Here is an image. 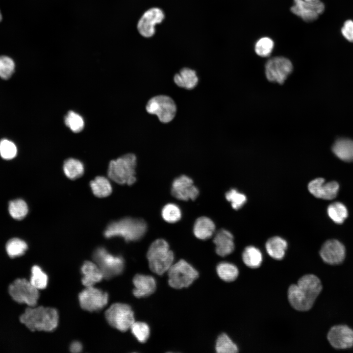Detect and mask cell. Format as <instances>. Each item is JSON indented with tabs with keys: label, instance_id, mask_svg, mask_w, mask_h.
Returning a JSON list of instances; mask_svg holds the SVG:
<instances>
[{
	"label": "cell",
	"instance_id": "obj_1",
	"mask_svg": "<svg viewBox=\"0 0 353 353\" xmlns=\"http://www.w3.org/2000/svg\"><path fill=\"white\" fill-rule=\"evenodd\" d=\"M322 290L320 279L313 274L303 276L297 284L291 285L287 292L288 301L297 310H310Z\"/></svg>",
	"mask_w": 353,
	"mask_h": 353
},
{
	"label": "cell",
	"instance_id": "obj_2",
	"mask_svg": "<svg viewBox=\"0 0 353 353\" xmlns=\"http://www.w3.org/2000/svg\"><path fill=\"white\" fill-rule=\"evenodd\" d=\"M58 318V312L54 308L33 306L25 310L20 321L31 331H51L57 327Z\"/></svg>",
	"mask_w": 353,
	"mask_h": 353
},
{
	"label": "cell",
	"instance_id": "obj_3",
	"mask_svg": "<svg viewBox=\"0 0 353 353\" xmlns=\"http://www.w3.org/2000/svg\"><path fill=\"white\" fill-rule=\"evenodd\" d=\"M147 224L142 219L125 218L109 224L104 231L106 238L123 237L126 241L140 239L147 230Z\"/></svg>",
	"mask_w": 353,
	"mask_h": 353
},
{
	"label": "cell",
	"instance_id": "obj_4",
	"mask_svg": "<svg viewBox=\"0 0 353 353\" xmlns=\"http://www.w3.org/2000/svg\"><path fill=\"white\" fill-rule=\"evenodd\" d=\"M147 257L150 269L158 275L167 272L174 260L173 252L170 249L168 243L162 239H157L151 243Z\"/></svg>",
	"mask_w": 353,
	"mask_h": 353
},
{
	"label": "cell",
	"instance_id": "obj_5",
	"mask_svg": "<svg viewBox=\"0 0 353 353\" xmlns=\"http://www.w3.org/2000/svg\"><path fill=\"white\" fill-rule=\"evenodd\" d=\"M136 156L132 153L125 154L110 162L107 172L108 177L117 183L132 185L136 180Z\"/></svg>",
	"mask_w": 353,
	"mask_h": 353
},
{
	"label": "cell",
	"instance_id": "obj_6",
	"mask_svg": "<svg viewBox=\"0 0 353 353\" xmlns=\"http://www.w3.org/2000/svg\"><path fill=\"white\" fill-rule=\"evenodd\" d=\"M167 272L169 284L175 289L189 286L199 277L198 271L183 259L173 264Z\"/></svg>",
	"mask_w": 353,
	"mask_h": 353
},
{
	"label": "cell",
	"instance_id": "obj_7",
	"mask_svg": "<svg viewBox=\"0 0 353 353\" xmlns=\"http://www.w3.org/2000/svg\"><path fill=\"white\" fill-rule=\"evenodd\" d=\"M93 259L101 271L105 278H111L120 275L123 271V258L120 256L111 254L103 248H99L95 251Z\"/></svg>",
	"mask_w": 353,
	"mask_h": 353
},
{
	"label": "cell",
	"instance_id": "obj_8",
	"mask_svg": "<svg viewBox=\"0 0 353 353\" xmlns=\"http://www.w3.org/2000/svg\"><path fill=\"white\" fill-rule=\"evenodd\" d=\"M105 316L109 325L121 331L127 330L135 322L133 311L125 303L112 304L105 311Z\"/></svg>",
	"mask_w": 353,
	"mask_h": 353
},
{
	"label": "cell",
	"instance_id": "obj_9",
	"mask_svg": "<svg viewBox=\"0 0 353 353\" xmlns=\"http://www.w3.org/2000/svg\"><path fill=\"white\" fill-rule=\"evenodd\" d=\"M146 111L157 116L163 123H168L175 117L176 106L173 100L166 95H157L151 98L146 106Z\"/></svg>",
	"mask_w": 353,
	"mask_h": 353
},
{
	"label": "cell",
	"instance_id": "obj_10",
	"mask_svg": "<svg viewBox=\"0 0 353 353\" xmlns=\"http://www.w3.org/2000/svg\"><path fill=\"white\" fill-rule=\"evenodd\" d=\"M39 290L25 278H18L11 283L8 292L12 298L20 303L35 306L39 297Z\"/></svg>",
	"mask_w": 353,
	"mask_h": 353
},
{
	"label": "cell",
	"instance_id": "obj_11",
	"mask_svg": "<svg viewBox=\"0 0 353 353\" xmlns=\"http://www.w3.org/2000/svg\"><path fill=\"white\" fill-rule=\"evenodd\" d=\"M293 65L289 59L283 56L269 59L265 65L267 79L271 82L282 84L293 71Z\"/></svg>",
	"mask_w": 353,
	"mask_h": 353
},
{
	"label": "cell",
	"instance_id": "obj_12",
	"mask_svg": "<svg viewBox=\"0 0 353 353\" xmlns=\"http://www.w3.org/2000/svg\"><path fill=\"white\" fill-rule=\"evenodd\" d=\"M80 306L90 311H98L107 303L108 295L106 292L93 286L86 287L78 295Z\"/></svg>",
	"mask_w": 353,
	"mask_h": 353
},
{
	"label": "cell",
	"instance_id": "obj_13",
	"mask_svg": "<svg viewBox=\"0 0 353 353\" xmlns=\"http://www.w3.org/2000/svg\"><path fill=\"white\" fill-rule=\"evenodd\" d=\"M290 7L292 13L307 23L316 20L325 10V5L320 0L308 2L303 0H293Z\"/></svg>",
	"mask_w": 353,
	"mask_h": 353
},
{
	"label": "cell",
	"instance_id": "obj_14",
	"mask_svg": "<svg viewBox=\"0 0 353 353\" xmlns=\"http://www.w3.org/2000/svg\"><path fill=\"white\" fill-rule=\"evenodd\" d=\"M165 18L162 9L152 7L146 10L142 15L137 24L140 34L145 38H151L155 32V26L161 23Z\"/></svg>",
	"mask_w": 353,
	"mask_h": 353
},
{
	"label": "cell",
	"instance_id": "obj_15",
	"mask_svg": "<svg viewBox=\"0 0 353 353\" xmlns=\"http://www.w3.org/2000/svg\"><path fill=\"white\" fill-rule=\"evenodd\" d=\"M319 254L324 262L332 265H339L345 258L346 249L344 245L338 240L330 239L323 244Z\"/></svg>",
	"mask_w": 353,
	"mask_h": 353
},
{
	"label": "cell",
	"instance_id": "obj_16",
	"mask_svg": "<svg viewBox=\"0 0 353 353\" xmlns=\"http://www.w3.org/2000/svg\"><path fill=\"white\" fill-rule=\"evenodd\" d=\"M327 339L336 349H346L353 346V330L347 325H336L330 328Z\"/></svg>",
	"mask_w": 353,
	"mask_h": 353
},
{
	"label": "cell",
	"instance_id": "obj_17",
	"mask_svg": "<svg viewBox=\"0 0 353 353\" xmlns=\"http://www.w3.org/2000/svg\"><path fill=\"white\" fill-rule=\"evenodd\" d=\"M171 193L176 199L185 201L190 199L194 200L198 197L199 191L191 178L182 175L174 180Z\"/></svg>",
	"mask_w": 353,
	"mask_h": 353
},
{
	"label": "cell",
	"instance_id": "obj_18",
	"mask_svg": "<svg viewBox=\"0 0 353 353\" xmlns=\"http://www.w3.org/2000/svg\"><path fill=\"white\" fill-rule=\"evenodd\" d=\"M339 189V184L335 181L325 182L323 178L319 177L311 180L308 184L309 192L314 197L324 200L334 199Z\"/></svg>",
	"mask_w": 353,
	"mask_h": 353
},
{
	"label": "cell",
	"instance_id": "obj_19",
	"mask_svg": "<svg viewBox=\"0 0 353 353\" xmlns=\"http://www.w3.org/2000/svg\"><path fill=\"white\" fill-rule=\"evenodd\" d=\"M135 286L133 293L137 298H142L152 294L156 288V281L153 277L149 275L137 274L133 279Z\"/></svg>",
	"mask_w": 353,
	"mask_h": 353
},
{
	"label": "cell",
	"instance_id": "obj_20",
	"mask_svg": "<svg viewBox=\"0 0 353 353\" xmlns=\"http://www.w3.org/2000/svg\"><path fill=\"white\" fill-rule=\"evenodd\" d=\"M233 235L225 229L217 231L213 238L216 246V252L220 256L224 257L231 253L234 250Z\"/></svg>",
	"mask_w": 353,
	"mask_h": 353
},
{
	"label": "cell",
	"instance_id": "obj_21",
	"mask_svg": "<svg viewBox=\"0 0 353 353\" xmlns=\"http://www.w3.org/2000/svg\"><path fill=\"white\" fill-rule=\"evenodd\" d=\"M82 275V283L86 287L93 286L96 283L101 281L103 275L96 263L86 261L81 268Z\"/></svg>",
	"mask_w": 353,
	"mask_h": 353
},
{
	"label": "cell",
	"instance_id": "obj_22",
	"mask_svg": "<svg viewBox=\"0 0 353 353\" xmlns=\"http://www.w3.org/2000/svg\"><path fill=\"white\" fill-rule=\"evenodd\" d=\"M174 81L178 86L191 90L198 84L199 78L195 70L188 68H183L175 75Z\"/></svg>",
	"mask_w": 353,
	"mask_h": 353
},
{
	"label": "cell",
	"instance_id": "obj_23",
	"mask_svg": "<svg viewBox=\"0 0 353 353\" xmlns=\"http://www.w3.org/2000/svg\"><path fill=\"white\" fill-rule=\"evenodd\" d=\"M215 231V225L214 222L207 217H199L194 225V234L199 239L206 240L210 238Z\"/></svg>",
	"mask_w": 353,
	"mask_h": 353
},
{
	"label": "cell",
	"instance_id": "obj_24",
	"mask_svg": "<svg viewBox=\"0 0 353 353\" xmlns=\"http://www.w3.org/2000/svg\"><path fill=\"white\" fill-rule=\"evenodd\" d=\"M287 246V242L284 239L276 236L267 241L265 248L268 254L272 258L279 260L283 258Z\"/></svg>",
	"mask_w": 353,
	"mask_h": 353
},
{
	"label": "cell",
	"instance_id": "obj_25",
	"mask_svg": "<svg viewBox=\"0 0 353 353\" xmlns=\"http://www.w3.org/2000/svg\"><path fill=\"white\" fill-rule=\"evenodd\" d=\"M332 150L340 159L346 162L353 161V140L339 139L333 144Z\"/></svg>",
	"mask_w": 353,
	"mask_h": 353
},
{
	"label": "cell",
	"instance_id": "obj_26",
	"mask_svg": "<svg viewBox=\"0 0 353 353\" xmlns=\"http://www.w3.org/2000/svg\"><path fill=\"white\" fill-rule=\"evenodd\" d=\"M242 257L244 264L252 269L260 267L263 261L262 254L260 250L252 246L244 249Z\"/></svg>",
	"mask_w": 353,
	"mask_h": 353
},
{
	"label": "cell",
	"instance_id": "obj_27",
	"mask_svg": "<svg viewBox=\"0 0 353 353\" xmlns=\"http://www.w3.org/2000/svg\"><path fill=\"white\" fill-rule=\"evenodd\" d=\"M90 187L93 194L100 198L108 196L112 190L109 180L103 176H97L92 180L90 182Z\"/></svg>",
	"mask_w": 353,
	"mask_h": 353
},
{
	"label": "cell",
	"instance_id": "obj_28",
	"mask_svg": "<svg viewBox=\"0 0 353 353\" xmlns=\"http://www.w3.org/2000/svg\"><path fill=\"white\" fill-rule=\"evenodd\" d=\"M216 271L220 278L226 282L235 280L239 275L237 267L234 264L227 262H222L218 264Z\"/></svg>",
	"mask_w": 353,
	"mask_h": 353
},
{
	"label": "cell",
	"instance_id": "obj_29",
	"mask_svg": "<svg viewBox=\"0 0 353 353\" xmlns=\"http://www.w3.org/2000/svg\"><path fill=\"white\" fill-rule=\"evenodd\" d=\"M63 168L65 175L71 179H75L81 176L84 170L83 164L81 161L72 158L65 161Z\"/></svg>",
	"mask_w": 353,
	"mask_h": 353
},
{
	"label": "cell",
	"instance_id": "obj_30",
	"mask_svg": "<svg viewBox=\"0 0 353 353\" xmlns=\"http://www.w3.org/2000/svg\"><path fill=\"white\" fill-rule=\"evenodd\" d=\"M327 213L329 217L337 224H342L348 216L347 207L340 202H334L329 204Z\"/></svg>",
	"mask_w": 353,
	"mask_h": 353
},
{
	"label": "cell",
	"instance_id": "obj_31",
	"mask_svg": "<svg viewBox=\"0 0 353 353\" xmlns=\"http://www.w3.org/2000/svg\"><path fill=\"white\" fill-rule=\"evenodd\" d=\"M8 210L10 216L13 219L21 220L26 216L28 208L24 200L18 199L9 202Z\"/></svg>",
	"mask_w": 353,
	"mask_h": 353
},
{
	"label": "cell",
	"instance_id": "obj_32",
	"mask_svg": "<svg viewBox=\"0 0 353 353\" xmlns=\"http://www.w3.org/2000/svg\"><path fill=\"white\" fill-rule=\"evenodd\" d=\"M5 248L8 255L14 258L24 254L27 249V245L23 240L14 238L8 241Z\"/></svg>",
	"mask_w": 353,
	"mask_h": 353
},
{
	"label": "cell",
	"instance_id": "obj_33",
	"mask_svg": "<svg viewBox=\"0 0 353 353\" xmlns=\"http://www.w3.org/2000/svg\"><path fill=\"white\" fill-rule=\"evenodd\" d=\"M215 349L218 353H236L238 348L226 333L220 334L216 343Z\"/></svg>",
	"mask_w": 353,
	"mask_h": 353
},
{
	"label": "cell",
	"instance_id": "obj_34",
	"mask_svg": "<svg viewBox=\"0 0 353 353\" xmlns=\"http://www.w3.org/2000/svg\"><path fill=\"white\" fill-rule=\"evenodd\" d=\"M48 280L47 274L39 266L35 265L32 267L29 281L34 287L38 290L45 288L48 284Z\"/></svg>",
	"mask_w": 353,
	"mask_h": 353
},
{
	"label": "cell",
	"instance_id": "obj_35",
	"mask_svg": "<svg viewBox=\"0 0 353 353\" xmlns=\"http://www.w3.org/2000/svg\"><path fill=\"white\" fill-rule=\"evenodd\" d=\"M65 123L70 129L74 132L81 131L84 126V121L82 117L79 114L70 111L65 117Z\"/></svg>",
	"mask_w": 353,
	"mask_h": 353
},
{
	"label": "cell",
	"instance_id": "obj_36",
	"mask_svg": "<svg viewBox=\"0 0 353 353\" xmlns=\"http://www.w3.org/2000/svg\"><path fill=\"white\" fill-rule=\"evenodd\" d=\"M274 47V42L273 40L269 37H264L256 41L254 50L258 55L266 57L271 54Z\"/></svg>",
	"mask_w": 353,
	"mask_h": 353
},
{
	"label": "cell",
	"instance_id": "obj_37",
	"mask_svg": "<svg viewBox=\"0 0 353 353\" xmlns=\"http://www.w3.org/2000/svg\"><path fill=\"white\" fill-rule=\"evenodd\" d=\"M161 214L163 219L170 223L177 222L181 216L180 208L174 203L165 205L162 210Z\"/></svg>",
	"mask_w": 353,
	"mask_h": 353
},
{
	"label": "cell",
	"instance_id": "obj_38",
	"mask_svg": "<svg viewBox=\"0 0 353 353\" xmlns=\"http://www.w3.org/2000/svg\"><path fill=\"white\" fill-rule=\"evenodd\" d=\"M132 333L141 343H145L150 336V328L144 322H134L130 328Z\"/></svg>",
	"mask_w": 353,
	"mask_h": 353
},
{
	"label": "cell",
	"instance_id": "obj_39",
	"mask_svg": "<svg viewBox=\"0 0 353 353\" xmlns=\"http://www.w3.org/2000/svg\"><path fill=\"white\" fill-rule=\"evenodd\" d=\"M225 197L235 210L241 208L247 202L246 196L235 189H231L227 191L226 193Z\"/></svg>",
	"mask_w": 353,
	"mask_h": 353
},
{
	"label": "cell",
	"instance_id": "obj_40",
	"mask_svg": "<svg viewBox=\"0 0 353 353\" xmlns=\"http://www.w3.org/2000/svg\"><path fill=\"white\" fill-rule=\"evenodd\" d=\"M17 148L11 141L3 139L0 141V155L5 160H11L17 155Z\"/></svg>",
	"mask_w": 353,
	"mask_h": 353
},
{
	"label": "cell",
	"instance_id": "obj_41",
	"mask_svg": "<svg viewBox=\"0 0 353 353\" xmlns=\"http://www.w3.org/2000/svg\"><path fill=\"white\" fill-rule=\"evenodd\" d=\"M15 65L10 57L0 56V77L4 79L9 78L15 70Z\"/></svg>",
	"mask_w": 353,
	"mask_h": 353
},
{
	"label": "cell",
	"instance_id": "obj_42",
	"mask_svg": "<svg viewBox=\"0 0 353 353\" xmlns=\"http://www.w3.org/2000/svg\"><path fill=\"white\" fill-rule=\"evenodd\" d=\"M343 36L349 42H353V21L347 20L341 28Z\"/></svg>",
	"mask_w": 353,
	"mask_h": 353
},
{
	"label": "cell",
	"instance_id": "obj_43",
	"mask_svg": "<svg viewBox=\"0 0 353 353\" xmlns=\"http://www.w3.org/2000/svg\"><path fill=\"white\" fill-rule=\"evenodd\" d=\"M70 349L72 353H79L82 349V346L79 342L74 341L71 344Z\"/></svg>",
	"mask_w": 353,
	"mask_h": 353
},
{
	"label": "cell",
	"instance_id": "obj_44",
	"mask_svg": "<svg viewBox=\"0 0 353 353\" xmlns=\"http://www.w3.org/2000/svg\"><path fill=\"white\" fill-rule=\"evenodd\" d=\"M305 0L306 1H308V2H315V1H319L320 0Z\"/></svg>",
	"mask_w": 353,
	"mask_h": 353
},
{
	"label": "cell",
	"instance_id": "obj_45",
	"mask_svg": "<svg viewBox=\"0 0 353 353\" xmlns=\"http://www.w3.org/2000/svg\"><path fill=\"white\" fill-rule=\"evenodd\" d=\"M1 20H2V15H1V12L0 11V22L1 21Z\"/></svg>",
	"mask_w": 353,
	"mask_h": 353
}]
</instances>
